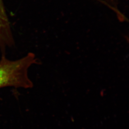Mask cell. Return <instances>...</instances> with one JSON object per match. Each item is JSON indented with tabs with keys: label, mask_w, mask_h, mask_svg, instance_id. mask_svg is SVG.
Returning a JSON list of instances; mask_svg holds the SVG:
<instances>
[{
	"label": "cell",
	"mask_w": 129,
	"mask_h": 129,
	"mask_svg": "<svg viewBox=\"0 0 129 129\" xmlns=\"http://www.w3.org/2000/svg\"><path fill=\"white\" fill-rule=\"evenodd\" d=\"M32 53L16 60H11L2 55L0 60V88L6 87L30 88L33 86L28 75L29 68L37 63Z\"/></svg>",
	"instance_id": "cell-1"
},
{
	"label": "cell",
	"mask_w": 129,
	"mask_h": 129,
	"mask_svg": "<svg viewBox=\"0 0 129 129\" xmlns=\"http://www.w3.org/2000/svg\"><path fill=\"white\" fill-rule=\"evenodd\" d=\"M13 37L11 24L3 0H0V43L9 41Z\"/></svg>",
	"instance_id": "cell-2"
}]
</instances>
